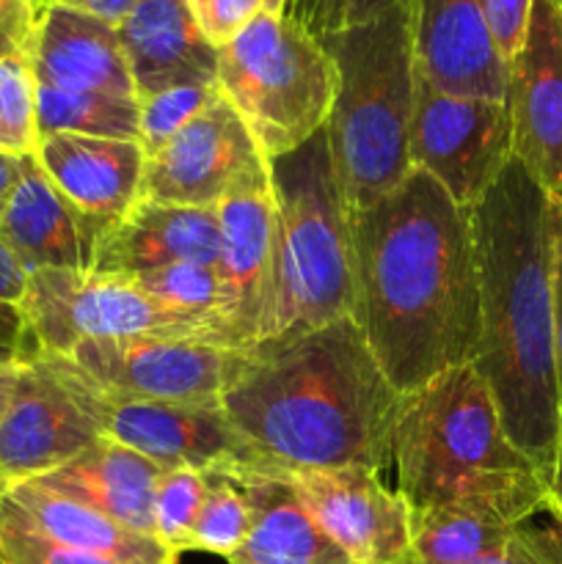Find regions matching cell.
Returning a JSON list of instances; mask_svg holds the SVG:
<instances>
[{
    "mask_svg": "<svg viewBox=\"0 0 562 564\" xmlns=\"http://www.w3.org/2000/svg\"><path fill=\"white\" fill-rule=\"evenodd\" d=\"M353 323L400 394L474 364L479 268L472 209L413 169L364 209H350Z\"/></svg>",
    "mask_w": 562,
    "mask_h": 564,
    "instance_id": "6da1fadb",
    "label": "cell"
},
{
    "mask_svg": "<svg viewBox=\"0 0 562 564\" xmlns=\"http://www.w3.org/2000/svg\"><path fill=\"white\" fill-rule=\"evenodd\" d=\"M402 397L353 317H342L253 347L251 361L220 402L257 452V474L317 468L391 474Z\"/></svg>",
    "mask_w": 562,
    "mask_h": 564,
    "instance_id": "7a4b0ae2",
    "label": "cell"
},
{
    "mask_svg": "<svg viewBox=\"0 0 562 564\" xmlns=\"http://www.w3.org/2000/svg\"><path fill=\"white\" fill-rule=\"evenodd\" d=\"M479 268V350L507 438L545 477L560 433L554 364V196L516 158L472 207Z\"/></svg>",
    "mask_w": 562,
    "mask_h": 564,
    "instance_id": "3957f363",
    "label": "cell"
},
{
    "mask_svg": "<svg viewBox=\"0 0 562 564\" xmlns=\"http://www.w3.org/2000/svg\"><path fill=\"white\" fill-rule=\"evenodd\" d=\"M391 477L411 510L461 507L510 527L545 512V477L507 438L474 364L402 397Z\"/></svg>",
    "mask_w": 562,
    "mask_h": 564,
    "instance_id": "277c9868",
    "label": "cell"
},
{
    "mask_svg": "<svg viewBox=\"0 0 562 564\" xmlns=\"http://www.w3.org/2000/svg\"><path fill=\"white\" fill-rule=\"evenodd\" d=\"M320 42L336 66V99L325 124L331 160L347 207L364 209L413 171V0L361 25L323 33Z\"/></svg>",
    "mask_w": 562,
    "mask_h": 564,
    "instance_id": "5b68a950",
    "label": "cell"
},
{
    "mask_svg": "<svg viewBox=\"0 0 562 564\" xmlns=\"http://www.w3.org/2000/svg\"><path fill=\"white\" fill-rule=\"evenodd\" d=\"M273 264L259 341L292 339L353 312V229L325 130L270 160Z\"/></svg>",
    "mask_w": 562,
    "mask_h": 564,
    "instance_id": "8992f818",
    "label": "cell"
},
{
    "mask_svg": "<svg viewBox=\"0 0 562 564\" xmlns=\"http://www.w3.org/2000/svg\"><path fill=\"white\" fill-rule=\"evenodd\" d=\"M215 86L264 158L275 160L325 130L336 99V66L320 36L295 17L259 11L218 50Z\"/></svg>",
    "mask_w": 562,
    "mask_h": 564,
    "instance_id": "52a82bcc",
    "label": "cell"
},
{
    "mask_svg": "<svg viewBox=\"0 0 562 564\" xmlns=\"http://www.w3.org/2000/svg\"><path fill=\"white\" fill-rule=\"evenodd\" d=\"M25 325V350L69 356L88 339L127 336H176L202 339L196 328L127 275H102L91 270H31L25 292L17 303Z\"/></svg>",
    "mask_w": 562,
    "mask_h": 564,
    "instance_id": "ba28073f",
    "label": "cell"
},
{
    "mask_svg": "<svg viewBox=\"0 0 562 564\" xmlns=\"http://www.w3.org/2000/svg\"><path fill=\"white\" fill-rule=\"evenodd\" d=\"M50 358L77 391L102 438L116 441L163 468H196L202 474L259 468L257 452L231 424L220 397L193 402L119 400V397L99 394L83 383L64 356Z\"/></svg>",
    "mask_w": 562,
    "mask_h": 564,
    "instance_id": "9c48e42d",
    "label": "cell"
},
{
    "mask_svg": "<svg viewBox=\"0 0 562 564\" xmlns=\"http://www.w3.org/2000/svg\"><path fill=\"white\" fill-rule=\"evenodd\" d=\"M94 391L119 400H218L251 361V350H229L176 336L88 339L64 356Z\"/></svg>",
    "mask_w": 562,
    "mask_h": 564,
    "instance_id": "30bf717a",
    "label": "cell"
},
{
    "mask_svg": "<svg viewBox=\"0 0 562 564\" xmlns=\"http://www.w3.org/2000/svg\"><path fill=\"white\" fill-rule=\"evenodd\" d=\"M262 187H270V160L218 91L196 119L147 158L141 198L176 207H220Z\"/></svg>",
    "mask_w": 562,
    "mask_h": 564,
    "instance_id": "8fae6325",
    "label": "cell"
},
{
    "mask_svg": "<svg viewBox=\"0 0 562 564\" xmlns=\"http://www.w3.org/2000/svg\"><path fill=\"white\" fill-rule=\"evenodd\" d=\"M512 160L507 102L439 91L417 72L411 165L472 209Z\"/></svg>",
    "mask_w": 562,
    "mask_h": 564,
    "instance_id": "7c38bea8",
    "label": "cell"
},
{
    "mask_svg": "<svg viewBox=\"0 0 562 564\" xmlns=\"http://www.w3.org/2000/svg\"><path fill=\"white\" fill-rule=\"evenodd\" d=\"M312 521L356 564H417L411 507L369 468L281 471Z\"/></svg>",
    "mask_w": 562,
    "mask_h": 564,
    "instance_id": "4fadbf2b",
    "label": "cell"
},
{
    "mask_svg": "<svg viewBox=\"0 0 562 564\" xmlns=\"http://www.w3.org/2000/svg\"><path fill=\"white\" fill-rule=\"evenodd\" d=\"M102 438L69 380L44 352H22V372L0 416V471L6 485L44 477Z\"/></svg>",
    "mask_w": 562,
    "mask_h": 564,
    "instance_id": "5bb4252c",
    "label": "cell"
},
{
    "mask_svg": "<svg viewBox=\"0 0 562 564\" xmlns=\"http://www.w3.org/2000/svg\"><path fill=\"white\" fill-rule=\"evenodd\" d=\"M512 158L543 191L562 196V6L532 0L527 36L507 64Z\"/></svg>",
    "mask_w": 562,
    "mask_h": 564,
    "instance_id": "9a60e30c",
    "label": "cell"
},
{
    "mask_svg": "<svg viewBox=\"0 0 562 564\" xmlns=\"http://www.w3.org/2000/svg\"><path fill=\"white\" fill-rule=\"evenodd\" d=\"M419 77L455 97L505 102L507 61L496 50L483 0H413Z\"/></svg>",
    "mask_w": 562,
    "mask_h": 564,
    "instance_id": "2e32d148",
    "label": "cell"
},
{
    "mask_svg": "<svg viewBox=\"0 0 562 564\" xmlns=\"http://www.w3.org/2000/svg\"><path fill=\"white\" fill-rule=\"evenodd\" d=\"M110 224L83 215L39 165L36 154L22 158L20 182L0 215V242L25 273L42 268L91 270L99 237Z\"/></svg>",
    "mask_w": 562,
    "mask_h": 564,
    "instance_id": "e0dca14e",
    "label": "cell"
},
{
    "mask_svg": "<svg viewBox=\"0 0 562 564\" xmlns=\"http://www.w3.org/2000/svg\"><path fill=\"white\" fill-rule=\"evenodd\" d=\"M218 207H176L138 198L127 215L99 237L91 273L136 275L169 264L218 268Z\"/></svg>",
    "mask_w": 562,
    "mask_h": 564,
    "instance_id": "ac0fdd59",
    "label": "cell"
},
{
    "mask_svg": "<svg viewBox=\"0 0 562 564\" xmlns=\"http://www.w3.org/2000/svg\"><path fill=\"white\" fill-rule=\"evenodd\" d=\"M224 330L231 350H253L273 264V191L242 193L218 207Z\"/></svg>",
    "mask_w": 562,
    "mask_h": 564,
    "instance_id": "d6986e66",
    "label": "cell"
},
{
    "mask_svg": "<svg viewBox=\"0 0 562 564\" xmlns=\"http://www.w3.org/2000/svg\"><path fill=\"white\" fill-rule=\"evenodd\" d=\"M116 31L138 102L176 86H215L218 50L198 31L185 0H138Z\"/></svg>",
    "mask_w": 562,
    "mask_h": 564,
    "instance_id": "ffe728a7",
    "label": "cell"
},
{
    "mask_svg": "<svg viewBox=\"0 0 562 564\" xmlns=\"http://www.w3.org/2000/svg\"><path fill=\"white\" fill-rule=\"evenodd\" d=\"M36 160L61 196L102 224H116L141 198L147 154L138 141L53 132L42 135Z\"/></svg>",
    "mask_w": 562,
    "mask_h": 564,
    "instance_id": "44dd1931",
    "label": "cell"
},
{
    "mask_svg": "<svg viewBox=\"0 0 562 564\" xmlns=\"http://www.w3.org/2000/svg\"><path fill=\"white\" fill-rule=\"evenodd\" d=\"M28 61L39 86L136 97L119 31L97 17L61 6L42 9Z\"/></svg>",
    "mask_w": 562,
    "mask_h": 564,
    "instance_id": "7402d4cb",
    "label": "cell"
},
{
    "mask_svg": "<svg viewBox=\"0 0 562 564\" xmlns=\"http://www.w3.org/2000/svg\"><path fill=\"white\" fill-rule=\"evenodd\" d=\"M165 468L110 438H99L86 452L55 471L36 477L53 494L91 507L130 532L154 538V494Z\"/></svg>",
    "mask_w": 562,
    "mask_h": 564,
    "instance_id": "603a6c76",
    "label": "cell"
},
{
    "mask_svg": "<svg viewBox=\"0 0 562 564\" xmlns=\"http://www.w3.org/2000/svg\"><path fill=\"white\" fill-rule=\"evenodd\" d=\"M0 510L9 512L17 523L31 532L66 549L88 551V554L108 556L125 564H174L176 560L154 538L130 532L110 518L94 512L91 507L53 494L36 479L9 485L0 499Z\"/></svg>",
    "mask_w": 562,
    "mask_h": 564,
    "instance_id": "cb8c5ba5",
    "label": "cell"
},
{
    "mask_svg": "<svg viewBox=\"0 0 562 564\" xmlns=\"http://www.w3.org/2000/svg\"><path fill=\"white\" fill-rule=\"evenodd\" d=\"M253 507V523L229 564H356L312 521L290 485L257 471H231Z\"/></svg>",
    "mask_w": 562,
    "mask_h": 564,
    "instance_id": "d4e9b609",
    "label": "cell"
},
{
    "mask_svg": "<svg viewBox=\"0 0 562 564\" xmlns=\"http://www.w3.org/2000/svg\"><path fill=\"white\" fill-rule=\"evenodd\" d=\"M518 527L461 507L411 510L413 556L417 564H472L507 545Z\"/></svg>",
    "mask_w": 562,
    "mask_h": 564,
    "instance_id": "484cf974",
    "label": "cell"
},
{
    "mask_svg": "<svg viewBox=\"0 0 562 564\" xmlns=\"http://www.w3.org/2000/svg\"><path fill=\"white\" fill-rule=\"evenodd\" d=\"M36 119L42 135L72 132V135L138 141L141 105L136 97L64 91V88L39 86L36 83Z\"/></svg>",
    "mask_w": 562,
    "mask_h": 564,
    "instance_id": "4316f807",
    "label": "cell"
},
{
    "mask_svg": "<svg viewBox=\"0 0 562 564\" xmlns=\"http://www.w3.org/2000/svg\"><path fill=\"white\" fill-rule=\"evenodd\" d=\"M136 284L154 301L163 303L171 314L191 323L204 341L229 347L224 330V281H220L218 268L169 264V268L136 275Z\"/></svg>",
    "mask_w": 562,
    "mask_h": 564,
    "instance_id": "83f0119b",
    "label": "cell"
},
{
    "mask_svg": "<svg viewBox=\"0 0 562 564\" xmlns=\"http://www.w3.org/2000/svg\"><path fill=\"white\" fill-rule=\"evenodd\" d=\"M253 507L231 474L204 471V501L193 527L191 551L231 560L248 540Z\"/></svg>",
    "mask_w": 562,
    "mask_h": 564,
    "instance_id": "f1b7e54d",
    "label": "cell"
},
{
    "mask_svg": "<svg viewBox=\"0 0 562 564\" xmlns=\"http://www.w3.org/2000/svg\"><path fill=\"white\" fill-rule=\"evenodd\" d=\"M42 132L36 119V77L28 55L0 58V154L31 158Z\"/></svg>",
    "mask_w": 562,
    "mask_h": 564,
    "instance_id": "f546056e",
    "label": "cell"
},
{
    "mask_svg": "<svg viewBox=\"0 0 562 564\" xmlns=\"http://www.w3.org/2000/svg\"><path fill=\"white\" fill-rule=\"evenodd\" d=\"M204 501V474L196 468H165L154 494V540L169 554L193 545V527Z\"/></svg>",
    "mask_w": 562,
    "mask_h": 564,
    "instance_id": "4dcf8cb0",
    "label": "cell"
},
{
    "mask_svg": "<svg viewBox=\"0 0 562 564\" xmlns=\"http://www.w3.org/2000/svg\"><path fill=\"white\" fill-rule=\"evenodd\" d=\"M215 97H218V86H176L141 99L138 102L141 105L138 143H141L143 154L152 158L187 121L196 119Z\"/></svg>",
    "mask_w": 562,
    "mask_h": 564,
    "instance_id": "1f68e13d",
    "label": "cell"
},
{
    "mask_svg": "<svg viewBox=\"0 0 562 564\" xmlns=\"http://www.w3.org/2000/svg\"><path fill=\"white\" fill-rule=\"evenodd\" d=\"M0 564H125L44 540L0 510Z\"/></svg>",
    "mask_w": 562,
    "mask_h": 564,
    "instance_id": "d6a6232c",
    "label": "cell"
},
{
    "mask_svg": "<svg viewBox=\"0 0 562 564\" xmlns=\"http://www.w3.org/2000/svg\"><path fill=\"white\" fill-rule=\"evenodd\" d=\"M185 3L198 31L215 50L229 44L259 11H264L262 0H185Z\"/></svg>",
    "mask_w": 562,
    "mask_h": 564,
    "instance_id": "836d02e7",
    "label": "cell"
},
{
    "mask_svg": "<svg viewBox=\"0 0 562 564\" xmlns=\"http://www.w3.org/2000/svg\"><path fill=\"white\" fill-rule=\"evenodd\" d=\"M483 6L496 50L510 64L518 50H521L523 36H527L532 0H483Z\"/></svg>",
    "mask_w": 562,
    "mask_h": 564,
    "instance_id": "e575fe53",
    "label": "cell"
},
{
    "mask_svg": "<svg viewBox=\"0 0 562 564\" xmlns=\"http://www.w3.org/2000/svg\"><path fill=\"white\" fill-rule=\"evenodd\" d=\"M36 20V0H0V58L31 53Z\"/></svg>",
    "mask_w": 562,
    "mask_h": 564,
    "instance_id": "d590c367",
    "label": "cell"
},
{
    "mask_svg": "<svg viewBox=\"0 0 562 564\" xmlns=\"http://www.w3.org/2000/svg\"><path fill=\"white\" fill-rule=\"evenodd\" d=\"M472 564H556L554 556H551L549 545H545L543 532L540 527H534V518L532 521L521 523L516 529L507 545H501L499 551L494 554L483 556V560L472 562Z\"/></svg>",
    "mask_w": 562,
    "mask_h": 564,
    "instance_id": "8d00e7d4",
    "label": "cell"
},
{
    "mask_svg": "<svg viewBox=\"0 0 562 564\" xmlns=\"http://www.w3.org/2000/svg\"><path fill=\"white\" fill-rule=\"evenodd\" d=\"M551 306H554V364L562 400V196H554V251H551Z\"/></svg>",
    "mask_w": 562,
    "mask_h": 564,
    "instance_id": "74e56055",
    "label": "cell"
},
{
    "mask_svg": "<svg viewBox=\"0 0 562 564\" xmlns=\"http://www.w3.org/2000/svg\"><path fill=\"white\" fill-rule=\"evenodd\" d=\"M400 0H334L328 11V20H325V31L323 33H334L342 31V28L350 25H361V22L375 20V17L386 14L389 9Z\"/></svg>",
    "mask_w": 562,
    "mask_h": 564,
    "instance_id": "f35d334b",
    "label": "cell"
},
{
    "mask_svg": "<svg viewBox=\"0 0 562 564\" xmlns=\"http://www.w3.org/2000/svg\"><path fill=\"white\" fill-rule=\"evenodd\" d=\"M138 0H36L39 11L47 9V6H61V9L80 11V14L97 17V20L108 22V25H119L132 9H136Z\"/></svg>",
    "mask_w": 562,
    "mask_h": 564,
    "instance_id": "ab89813d",
    "label": "cell"
},
{
    "mask_svg": "<svg viewBox=\"0 0 562 564\" xmlns=\"http://www.w3.org/2000/svg\"><path fill=\"white\" fill-rule=\"evenodd\" d=\"M25 268L14 259V253L0 242V301L3 303H20L22 292H25Z\"/></svg>",
    "mask_w": 562,
    "mask_h": 564,
    "instance_id": "60d3db41",
    "label": "cell"
},
{
    "mask_svg": "<svg viewBox=\"0 0 562 564\" xmlns=\"http://www.w3.org/2000/svg\"><path fill=\"white\" fill-rule=\"evenodd\" d=\"M545 512L562 527V419L560 433H556L554 457H551V466L545 471Z\"/></svg>",
    "mask_w": 562,
    "mask_h": 564,
    "instance_id": "b9f144b4",
    "label": "cell"
},
{
    "mask_svg": "<svg viewBox=\"0 0 562 564\" xmlns=\"http://www.w3.org/2000/svg\"><path fill=\"white\" fill-rule=\"evenodd\" d=\"M331 3H334V0H290L287 14L295 17V20L301 22V25H306L314 36H323Z\"/></svg>",
    "mask_w": 562,
    "mask_h": 564,
    "instance_id": "7bdbcfd3",
    "label": "cell"
},
{
    "mask_svg": "<svg viewBox=\"0 0 562 564\" xmlns=\"http://www.w3.org/2000/svg\"><path fill=\"white\" fill-rule=\"evenodd\" d=\"M0 345L11 350H25V325L14 303L0 301Z\"/></svg>",
    "mask_w": 562,
    "mask_h": 564,
    "instance_id": "ee69618b",
    "label": "cell"
},
{
    "mask_svg": "<svg viewBox=\"0 0 562 564\" xmlns=\"http://www.w3.org/2000/svg\"><path fill=\"white\" fill-rule=\"evenodd\" d=\"M20 171H22V158L0 154V215H3L11 193H14L17 182H20Z\"/></svg>",
    "mask_w": 562,
    "mask_h": 564,
    "instance_id": "f6af8a7d",
    "label": "cell"
},
{
    "mask_svg": "<svg viewBox=\"0 0 562 564\" xmlns=\"http://www.w3.org/2000/svg\"><path fill=\"white\" fill-rule=\"evenodd\" d=\"M20 372L22 358H17V361H0V416H3L11 397H14L17 383H20Z\"/></svg>",
    "mask_w": 562,
    "mask_h": 564,
    "instance_id": "bcb514c9",
    "label": "cell"
},
{
    "mask_svg": "<svg viewBox=\"0 0 562 564\" xmlns=\"http://www.w3.org/2000/svg\"><path fill=\"white\" fill-rule=\"evenodd\" d=\"M545 516H549V512H545ZM540 532H543V540H545V545H549V551H551V556H554V562L562 564V527H560V523H556L554 518H551L549 527H540Z\"/></svg>",
    "mask_w": 562,
    "mask_h": 564,
    "instance_id": "7dc6e473",
    "label": "cell"
},
{
    "mask_svg": "<svg viewBox=\"0 0 562 564\" xmlns=\"http://www.w3.org/2000/svg\"><path fill=\"white\" fill-rule=\"evenodd\" d=\"M264 11H270V14H287V9H290V0H262Z\"/></svg>",
    "mask_w": 562,
    "mask_h": 564,
    "instance_id": "c3c4849f",
    "label": "cell"
},
{
    "mask_svg": "<svg viewBox=\"0 0 562 564\" xmlns=\"http://www.w3.org/2000/svg\"><path fill=\"white\" fill-rule=\"evenodd\" d=\"M17 358H22L20 350H11V347L0 345V361H17Z\"/></svg>",
    "mask_w": 562,
    "mask_h": 564,
    "instance_id": "681fc988",
    "label": "cell"
},
{
    "mask_svg": "<svg viewBox=\"0 0 562 564\" xmlns=\"http://www.w3.org/2000/svg\"><path fill=\"white\" fill-rule=\"evenodd\" d=\"M6 490H9V485H6L3 471H0V499H3V496H6Z\"/></svg>",
    "mask_w": 562,
    "mask_h": 564,
    "instance_id": "f907efd6",
    "label": "cell"
}]
</instances>
